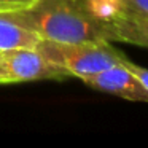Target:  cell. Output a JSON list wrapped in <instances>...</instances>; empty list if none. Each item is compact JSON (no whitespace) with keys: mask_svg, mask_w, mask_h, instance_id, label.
<instances>
[{"mask_svg":"<svg viewBox=\"0 0 148 148\" xmlns=\"http://www.w3.org/2000/svg\"><path fill=\"white\" fill-rule=\"evenodd\" d=\"M7 14L42 40L59 43L108 42L102 27L80 0H37L26 10Z\"/></svg>","mask_w":148,"mask_h":148,"instance_id":"obj_1","label":"cell"},{"mask_svg":"<svg viewBox=\"0 0 148 148\" xmlns=\"http://www.w3.org/2000/svg\"><path fill=\"white\" fill-rule=\"evenodd\" d=\"M37 49L51 64L67 73V77L83 78L97 73L126 61V56L110 42L99 43H59L51 40H40Z\"/></svg>","mask_w":148,"mask_h":148,"instance_id":"obj_2","label":"cell"},{"mask_svg":"<svg viewBox=\"0 0 148 148\" xmlns=\"http://www.w3.org/2000/svg\"><path fill=\"white\" fill-rule=\"evenodd\" d=\"M67 73L51 64L37 48L0 49V84L65 80Z\"/></svg>","mask_w":148,"mask_h":148,"instance_id":"obj_3","label":"cell"},{"mask_svg":"<svg viewBox=\"0 0 148 148\" xmlns=\"http://www.w3.org/2000/svg\"><path fill=\"white\" fill-rule=\"evenodd\" d=\"M81 81L86 86L100 91V92L112 94V96L121 97V99L131 100V102L148 103V88L129 69L127 59L105 69V70L83 77Z\"/></svg>","mask_w":148,"mask_h":148,"instance_id":"obj_4","label":"cell"},{"mask_svg":"<svg viewBox=\"0 0 148 148\" xmlns=\"http://www.w3.org/2000/svg\"><path fill=\"white\" fill-rule=\"evenodd\" d=\"M110 43H127L148 48V18L124 11H110L92 16Z\"/></svg>","mask_w":148,"mask_h":148,"instance_id":"obj_5","label":"cell"},{"mask_svg":"<svg viewBox=\"0 0 148 148\" xmlns=\"http://www.w3.org/2000/svg\"><path fill=\"white\" fill-rule=\"evenodd\" d=\"M40 40L35 32L13 21L7 13H0V49L37 48Z\"/></svg>","mask_w":148,"mask_h":148,"instance_id":"obj_6","label":"cell"},{"mask_svg":"<svg viewBox=\"0 0 148 148\" xmlns=\"http://www.w3.org/2000/svg\"><path fill=\"white\" fill-rule=\"evenodd\" d=\"M92 16L110 11H124L148 18V0H80Z\"/></svg>","mask_w":148,"mask_h":148,"instance_id":"obj_7","label":"cell"},{"mask_svg":"<svg viewBox=\"0 0 148 148\" xmlns=\"http://www.w3.org/2000/svg\"><path fill=\"white\" fill-rule=\"evenodd\" d=\"M37 0H0V13H13L32 7Z\"/></svg>","mask_w":148,"mask_h":148,"instance_id":"obj_8","label":"cell"},{"mask_svg":"<svg viewBox=\"0 0 148 148\" xmlns=\"http://www.w3.org/2000/svg\"><path fill=\"white\" fill-rule=\"evenodd\" d=\"M127 65H129V69H131V70L134 72V73L142 80V83H143L145 86L148 88V69L140 67V65H137V64H134V62H131L129 59H127Z\"/></svg>","mask_w":148,"mask_h":148,"instance_id":"obj_9","label":"cell"}]
</instances>
